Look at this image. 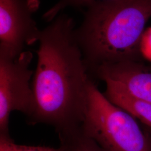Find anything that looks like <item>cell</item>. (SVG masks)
Returning a JSON list of instances; mask_svg holds the SVG:
<instances>
[{"label":"cell","instance_id":"52a82bcc","mask_svg":"<svg viewBox=\"0 0 151 151\" xmlns=\"http://www.w3.org/2000/svg\"><path fill=\"white\" fill-rule=\"evenodd\" d=\"M105 83L106 89L104 94L108 99L151 128V104L130 96L113 83Z\"/></svg>","mask_w":151,"mask_h":151},{"label":"cell","instance_id":"277c9868","mask_svg":"<svg viewBox=\"0 0 151 151\" xmlns=\"http://www.w3.org/2000/svg\"><path fill=\"white\" fill-rule=\"evenodd\" d=\"M33 54L24 50L15 58L0 54V135H10L9 119L17 111L27 118L32 111L33 92L30 68Z\"/></svg>","mask_w":151,"mask_h":151},{"label":"cell","instance_id":"30bf717a","mask_svg":"<svg viewBox=\"0 0 151 151\" xmlns=\"http://www.w3.org/2000/svg\"><path fill=\"white\" fill-rule=\"evenodd\" d=\"M0 151H63L58 148L46 146L20 145L15 143L10 135H0Z\"/></svg>","mask_w":151,"mask_h":151},{"label":"cell","instance_id":"6da1fadb","mask_svg":"<svg viewBox=\"0 0 151 151\" xmlns=\"http://www.w3.org/2000/svg\"><path fill=\"white\" fill-rule=\"evenodd\" d=\"M75 31L73 19L58 15L40 30L36 51L33 106L27 120L53 127L58 134L81 127L92 79Z\"/></svg>","mask_w":151,"mask_h":151},{"label":"cell","instance_id":"7a4b0ae2","mask_svg":"<svg viewBox=\"0 0 151 151\" xmlns=\"http://www.w3.org/2000/svg\"><path fill=\"white\" fill-rule=\"evenodd\" d=\"M151 0H110L86 9L75 37L89 75L99 66L143 61L144 30Z\"/></svg>","mask_w":151,"mask_h":151},{"label":"cell","instance_id":"ba28073f","mask_svg":"<svg viewBox=\"0 0 151 151\" xmlns=\"http://www.w3.org/2000/svg\"><path fill=\"white\" fill-rule=\"evenodd\" d=\"M63 151H109L78 128L58 134Z\"/></svg>","mask_w":151,"mask_h":151},{"label":"cell","instance_id":"9c48e42d","mask_svg":"<svg viewBox=\"0 0 151 151\" xmlns=\"http://www.w3.org/2000/svg\"><path fill=\"white\" fill-rule=\"evenodd\" d=\"M108 1L110 0H58L55 4L44 14L43 19L45 21L50 22L58 15L60 12L67 7L86 9L97 3Z\"/></svg>","mask_w":151,"mask_h":151},{"label":"cell","instance_id":"8992f818","mask_svg":"<svg viewBox=\"0 0 151 151\" xmlns=\"http://www.w3.org/2000/svg\"><path fill=\"white\" fill-rule=\"evenodd\" d=\"M110 82L130 96L151 104V65L143 61H125L99 66L91 74Z\"/></svg>","mask_w":151,"mask_h":151},{"label":"cell","instance_id":"8fae6325","mask_svg":"<svg viewBox=\"0 0 151 151\" xmlns=\"http://www.w3.org/2000/svg\"><path fill=\"white\" fill-rule=\"evenodd\" d=\"M145 129L146 130V131H147V132L148 133V135L149 136V138H150V141H151V128H148V127H146Z\"/></svg>","mask_w":151,"mask_h":151},{"label":"cell","instance_id":"3957f363","mask_svg":"<svg viewBox=\"0 0 151 151\" xmlns=\"http://www.w3.org/2000/svg\"><path fill=\"white\" fill-rule=\"evenodd\" d=\"M137 119L107 99L93 79L90 81L86 109L80 127L109 151H151V141Z\"/></svg>","mask_w":151,"mask_h":151},{"label":"cell","instance_id":"5b68a950","mask_svg":"<svg viewBox=\"0 0 151 151\" xmlns=\"http://www.w3.org/2000/svg\"><path fill=\"white\" fill-rule=\"evenodd\" d=\"M40 0H0V54L15 58L38 42L40 30L32 18Z\"/></svg>","mask_w":151,"mask_h":151}]
</instances>
